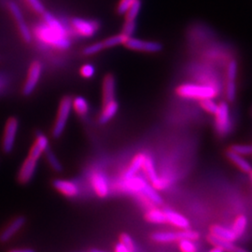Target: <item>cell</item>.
<instances>
[{"label": "cell", "mask_w": 252, "mask_h": 252, "mask_svg": "<svg viewBox=\"0 0 252 252\" xmlns=\"http://www.w3.org/2000/svg\"><path fill=\"white\" fill-rule=\"evenodd\" d=\"M119 110V103L117 100L110 101L107 104L102 105V110L100 113L98 122L101 125H106L116 116Z\"/></svg>", "instance_id": "ffe728a7"}, {"label": "cell", "mask_w": 252, "mask_h": 252, "mask_svg": "<svg viewBox=\"0 0 252 252\" xmlns=\"http://www.w3.org/2000/svg\"><path fill=\"white\" fill-rule=\"evenodd\" d=\"M37 162L38 160L28 156L25 162H23L18 173V180L22 184H27L34 178L37 167Z\"/></svg>", "instance_id": "e0dca14e"}, {"label": "cell", "mask_w": 252, "mask_h": 252, "mask_svg": "<svg viewBox=\"0 0 252 252\" xmlns=\"http://www.w3.org/2000/svg\"><path fill=\"white\" fill-rule=\"evenodd\" d=\"M48 149H50L49 138L43 133L36 132V140L29 152V156L38 160Z\"/></svg>", "instance_id": "d6986e66"}, {"label": "cell", "mask_w": 252, "mask_h": 252, "mask_svg": "<svg viewBox=\"0 0 252 252\" xmlns=\"http://www.w3.org/2000/svg\"><path fill=\"white\" fill-rule=\"evenodd\" d=\"M72 111V97L70 95H65L60 101L57 116L55 119L52 135L54 138H59L63 135L65 127L67 126V122L70 117Z\"/></svg>", "instance_id": "277c9868"}, {"label": "cell", "mask_w": 252, "mask_h": 252, "mask_svg": "<svg viewBox=\"0 0 252 252\" xmlns=\"http://www.w3.org/2000/svg\"><path fill=\"white\" fill-rule=\"evenodd\" d=\"M146 220L149 222L155 223V224H163L166 223V217L164 210H161L159 208H152L150 209L146 215H145Z\"/></svg>", "instance_id": "484cf974"}, {"label": "cell", "mask_w": 252, "mask_h": 252, "mask_svg": "<svg viewBox=\"0 0 252 252\" xmlns=\"http://www.w3.org/2000/svg\"><path fill=\"white\" fill-rule=\"evenodd\" d=\"M227 157L229 158V160L235 164L241 171L245 172V173H251L252 171V164L248 162L243 156L236 154L232 151H228L227 152Z\"/></svg>", "instance_id": "d4e9b609"}, {"label": "cell", "mask_w": 252, "mask_h": 252, "mask_svg": "<svg viewBox=\"0 0 252 252\" xmlns=\"http://www.w3.org/2000/svg\"><path fill=\"white\" fill-rule=\"evenodd\" d=\"M90 252H101V251H98V250H92Z\"/></svg>", "instance_id": "bcb514c9"}, {"label": "cell", "mask_w": 252, "mask_h": 252, "mask_svg": "<svg viewBox=\"0 0 252 252\" xmlns=\"http://www.w3.org/2000/svg\"><path fill=\"white\" fill-rule=\"evenodd\" d=\"M247 225H248V219L243 215H240L234 220V223H233V226H232L231 229L233 230V232L236 235V237L239 238L246 232Z\"/></svg>", "instance_id": "f1b7e54d"}, {"label": "cell", "mask_w": 252, "mask_h": 252, "mask_svg": "<svg viewBox=\"0 0 252 252\" xmlns=\"http://www.w3.org/2000/svg\"><path fill=\"white\" fill-rule=\"evenodd\" d=\"M200 107L203 108L206 112L209 113V114H215L218 108V104L216 102L211 98H207V99L200 100L199 101Z\"/></svg>", "instance_id": "d6a6232c"}, {"label": "cell", "mask_w": 252, "mask_h": 252, "mask_svg": "<svg viewBox=\"0 0 252 252\" xmlns=\"http://www.w3.org/2000/svg\"><path fill=\"white\" fill-rule=\"evenodd\" d=\"M209 252H224L223 251H221L220 249H219V248H214L213 250H211Z\"/></svg>", "instance_id": "f6af8a7d"}, {"label": "cell", "mask_w": 252, "mask_h": 252, "mask_svg": "<svg viewBox=\"0 0 252 252\" xmlns=\"http://www.w3.org/2000/svg\"><path fill=\"white\" fill-rule=\"evenodd\" d=\"M179 248L181 252H197V246L194 240L181 239L179 241Z\"/></svg>", "instance_id": "836d02e7"}, {"label": "cell", "mask_w": 252, "mask_h": 252, "mask_svg": "<svg viewBox=\"0 0 252 252\" xmlns=\"http://www.w3.org/2000/svg\"><path fill=\"white\" fill-rule=\"evenodd\" d=\"M27 223V218L25 216H18L14 218L8 225L0 232V243L9 242V240L22 230V228Z\"/></svg>", "instance_id": "5bb4252c"}, {"label": "cell", "mask_w": 252, "mask_h": 252, "mask_svg": "<svg viewBox=\"0 0 252 252\" xmlns=\"http://www.w3.org/2000/svg\"><path fill=\"white\" fill-rule=\"evenodd\" d=\"M53 186L54 189L58 190L60 193L69 198L77 197L81 191L78 184L72 180L56 179L53 181Z\"/></svg>", "instance_id": "9a60e30c"}, {"label": "cell", "mask_w": 252, "mask_h": 252, "mask_svg": "<svg viewBox=\"0 0 252 252\" xmlns=\"http://www.w3.org/2000/svg\"><path fill=\"white\" fill-rule=\"evenodd\" d=\"M120 242H122L123 244H125L126 247L131 250L133 252H136V249H135V242L133 240V238L127 234H121V237H120Z\"/></svg>", "instance_id": "ab89813d"}, {"label": "cell", "mask_w": 252, "mask_h": 252, "mask_svg": "<svg viewBox=\"0 0 252 252\" xmlns=\"http://www.w3.org/2000/svg\"><path fill=\"white\" fill-rule=\"evenodd\" d=\"M95 72H96L95 66L93 63H84L80 69V74H81V77L86 80H89L93 77H94Z\"/></svg>", "instance_id": "d590c367"}, {"label": "cell", "mask_w": 252, "mask_h": 252, "mask_svg": "<svg viewBox=\"0 0 252 252\" xmlns=\"http://www.w3.org/2000/svg\"><path fill=\"white\" fill-rule=\"evenodd\" d=\"M176 94L178 96L184 99L200 100L207 99L211 98L214 99L218 97L220 94V90L217 89L215 87L207 84H202V83H182L176 88Z\"/></svg>", "instance_id": "7a4b0ae2"}, {"label": "cell", "mask_w": 252, "mask_h": 252, "mask_svg": "<svg viewBox=\"0 0 252 252\" xmlns=\"http://www.w3.org/2000/svg\"><path fill=\"white\" fill-rule=\"evenodd\" d=\"M8 252H36L33 249H13Z\"/></svg>", "instance_id": "b9f144b4"}, {"label": "cell", "mask_w": 252, "mask_h": 252, "mask_svg": "<svg viewBox=\"0 0 252 252\" xmlns=\"http://www.w3.org/2000/svg\"><path fill=\"white\" fill-rule=\"evenodd\" d=\"M7 8L9 9V13L11 14L12 18L14 20V23L17 27L22 39L27 44H30L33 41L32 30L30 29V27H28L25 17H24L22 9H20L17 3L12 0L8 2Z\"/></svg>", "instance_id": "8992f818"}, {"label": "cell", "mask_w": 252, "mask_h": 252, "mask_svg": "<svg viewBox=\"0 0 252 252\" xmlns=\"http://www.w3.org/2000/svg\"><path fill=\"white\" fill-rule=\"evenodd\" d=\"M152 238L157 243H171L181 239H191L195 241L199 238V234L195 231L186 229L177 232H157L153 234Z\"/></svg>", "instance_id": "9c48e42d"}, {"label": "cell", "mask_w": 252, "mask_h": 252, "mask_svg": "<svg viewBox=\"0 0 252 252\" xmlns=\"http://www.w3.org/2000/svg\"><path fill=\"white\" fill-rule=\"evenodd\" d=\"M135 0H120L117 6V13L120 15H125L126 11L133 5Z\"/></svg>", "instance_id": "f35d334b"}, {"label": "cell", "mask_w": 252, "mask_h": 252, "mask_svg": "<svg viewBox=\"0 0 252 252\" xmlns=\"http://www.w3.org/2000/svg\"><path fill=\"white\" fill-rule=\"evenodd\" d=\"M232 252H248V251H246V250H244L242 248H239V247H236V246H234V249H233V251Z\"/></svg>", "instance_id": "7bdbcfd3"}, {"label": "cell", "mask_w": 252, "mask_h": 252, "mask_svg": "<svg viewBox=\"0 0 252 252\" xmlns=\"http://www.w3.org/2000/svg\"><path fill=\"white\" fill-rule=\"evenodd\" d=\"M230 151L234 152L236 154H239L241 156L244 155H250L252 153V146L251 145H233L230 149Z\"/></svg>", "instance_id": "74e56055"}, {"label": "cell", "mask_w": 252, "mask_h": 252, "mask_svg": "<svg viewBox=\"0 0 252 252\" xmlns=\"http://www.w3.org/2000/svg\"><path fill=\"white\" fill-rule=\"evenodd\" d=\"M114 252H133L131 250H129L127 247H126L125 244L122 243V242H119L116 244L115 248H114Z\"/></svg>", "instance_id": "60d3db41"}, {"label": "cell", "mask_w": 252, "mask_h": 252, "mask_svg": "<svg viewBox=\"0 0 252 252\" xmlns=\"http://www.w3.org/2000/svg\"><path fill=\"white\" fill-rule=\"evenodd\" d=\"M92 185L94 189V192L101 198L107 197L109 193V184L108 178L102 172L94 173L92 176Z\"/></svg>", "instance_id": "ac0fdd59"}, {"label": "cell", "mask_w": 252, "mask_h": 252, "mask_svg": "<svg viewBox=\"0 0 252 252\" xmlns=\"http://www.w3.org/2000/svg\"><path fill=\"white\" fill-rule=\"evenodd\" d=\"M122 185L123 189L134 193H139L157 206L162 203V198L158 192L141 177L134 176L130 179H124Z\"/></svg>", "instance_id": "3957f363"}, {"label": "cell", "mask_w": 252, "mask_h": 252, "mask_svg": "<svg viewBox=\"0 0 252 252\" xmlns=\"http://www.w3.org/2000/svg\"><path fill=\"white\" fill-rule=\"evenodd\" d=\"M3 86H4V79L0 77V90L3 88Z\"/></svg>", "instance_id": "ee69618b"}, {"label": "cell", "mask_w": 252, "mask_h": 252, "mask_svg": "<svg viewBox=\"0 0 252 252\" xmlns=\"http://www.w3.org/2000/svg\"><path fill=\"white\" fill-rule=\"evenodd\" d=\"M69 28L73 36L81 38H91L95 36L99 31L100 23L93 19L76 17L70 21Z\"/></svg>", "instance_id": "5b68a950"}, {"label": "cell", "mask_w": 252, "mask_h": 252, "mask_svg": "<svg viewBox=\"0 0 252 252\" xmlns=\"http://www.w3.org/2000/svg\"><path fill=\"white\" fill-rule=\"evenodd\" d=\"M145 173L148 177V179L152 182L153 188L155 189H164L167 188L168 186V180L163 179V178H159L158 174L156 172V169L154 167L153 161L151 157L147 156L145 160L143 167Z\"/></svg>", "instance_id": "4fadbf2b"}, {"label": "cell", "mask_w": 252, "mask_h": 252, "mask_svg": "<svg viewBox=\"0 0 252 252\" xmlns=\"http://www.w3.org/2000/svg\"><path fill=\"white\" fill-rule=\"evenodd\" d=\"M20 123L16 117H10L6 122L4 134L2 138V151L7 154L11 153L14 149L16 137L18 135Z\"/></svg>", "instance_id": "30bf717a"}, {"label": "cell", "mask_w": 252, "mask_h": 252, "mask_svg": "<svg viewBox=\"0 0 252 252\" xmlns=\"http://www.w3.org/2000/svg\"><path fill=\"white\" fill-rule=\"evenodd\" d=\"M127 38H128L127 36H125L122 33H120L118 35L109 36L108 38L102 40V43H103L104 48L106 50V49H110V48H113V47H116V46L124 45Z\"/></svg>", "instance_id": "f546056e"}, {"label": "cell", "mask_w": 252, "mask_h": 252, "mask_svg": "<svg viewBox=\"0 0 252 252\" xmlns=\"http://www.w3.org/2000/svg\"><path fill=\"white\" fill-rule=\"evenodd\" d=\"M104 50H105V48H104L102 41L94 42V43H92V44L84 47L82 50V54H83V56H93V55L99 54Z\"/></svg>", "instance_id": "4dcf8cb0"}, {"label": "cell", "mask_w": 252, "mask_h": 252, "mask_svg": "<svg viewBox=\"0 0 252 252\" xmlns=\"http://www.w3.org/2000/svg\"><path fill=\"white\" fill-rule=\"evenodd\" d=\"M42 73L43 64L38 60L33 61L28 68L27 79L23 85L22 94L24 96H29L36 91V87L41 79Z\"/></svg>", "instance_id": "ba28073f"}, {"label": "cell", "mask_w": 252, "mask_h": 252, "mask_svg": "<svg viewBox=\"0 0 252 252\" xmlns=\"http://www.w3.org/2000/svg\"><path fill=\"white\" fill-rule=\"evenodd\" d=\"M238 73V63L235 59H231L227 63L226 69L225 96L229 103H233L236 98V79Z\"/></svg>", "instance_id": "8fae6325"}, {"label": "cell", "mask_w": 252, "mask_h": 252, "mask_svg": "<svg viewBox=\"0 0 252 252\" xmlns=\"http://www.w3.org/2000/svg\"><path fill=\"white\" fill-rule=\"evenodd\" d=\"M207 240L208 242L213 245L215 248H219L220 249L221 251H223L224 252H232L233 249L234 248V245L233 242H230V241H226L223 240L221 238H219L213 234H209L207 236Z\"/></svg>", "instance_id": "4316f807"}, {"label": "cell", "mask_w": 252, "mask_h": 252, "mask_svg": "<svg viewBox=\"0 0 252 252\" xmlns=\"http://www.w3.org/2000/svg\"><path fill=\"white\" fill-rule=\"evenodd\" d=\"M116 99V79L107 74L102 81V105Z\"/></svg>", "instance_id": "2e32d148"}, {"label": "cell", "mask_w": 252, "mask_h": 252, "mask_svg": "<svg viewBox=\"0 0 252 252\" xmlns=\"http://www.w3.org/2000/svg\"><path fill=\"white\" fill-rule=\"evenodd\" d=\"M124 45L129 50L141 52V53H148V54L160 53L162 50V44L157 41L142 40L139 38H135L133 36L128 37Z\"/></svg>", "instance_id": "7c38bea8"}, {"label": "cell", "mask_w": 252, "mask_h": 252, "mask_svg": "<svg viewBox=\"0 0 252 252\" xmlns=\"http://www.w3.org/2000/svg\"><path fill=\"white\" fill-rule=\"evenodd\" d=\"M146 157H147V155H145L143 153H139V154L135 155V158L132 160L130 165L128 166V168L125 172L124 179L126 180V179H130V178L135 176V174L143 167Z\"/></svg>", "instance_id": "7402d4cb"}, {"label": "cell", "mask_w": 252, "mask_h": 252, "mask_svg": "<svg viewBox=\"0 0 252 252\" xmlns=\"http://www.w3.org/2000/svg\"><path fill=\"white\" fill-rule=\"evenodd\" d=\"M215 129L220 136H225L231 132L232 121L230 114V108L226 101H221L218 104L215 112Z\"/></svg>", "instance_id": "52a82bcc"}, {"label": "cell", "mask_w": 252, "mask_h": 252, "mask_svg": "<svg viewBox=\"0 0 252 252\" xmlns=\"http://www.w3.org/2000/svg\"><path fill=\"white\" fill-rule=\"evenodd\" d=\"M250 174H251V179H252V171L251 172V173H250Z\"/></svg>", "instance_id": "7dc6e473"}, {"label": "cell", "mask_w": 252, "mask_h": 252, "mask_svg": "<svg viewBox=\"0 0 252 252\" xmlns=\"http://www.w3.org/2000/svg\"><path fill=\"white\" fill-rule=\"evenodd\" d=\"M46 160L49 163L50 167L56 173H60L63 171V165L60 162V160L57 158V156L54 154V152L51 149H48L46 151L45 153Z\"/></svg>", "instance_id": "83f0119b"}, {"label": "cell", "mask_w": 252, "mask_h": 252, "mask_svg": "<svg viewBox=\"0 0 252 252\" xmlns=\"http://www.w3.org/2000/svg\"><path fill=\"white\" fill-rule=\"evenodd\" d=\"M141 6H142L141 0H135V2L133 3V5L126 11V14H125L126 20H128V21L136 20L138 14H139V11L141 9Z\"/></svg>", "instance_id": "1f68e13d"}, {"label": "cell", "mask_w": 252, "mask_h": 252, "mask_svg": "<svg viewBox=\"0 0 252 252\" xmlns=\"http://www.w3.org/2000/svg\"><path fill=\"white\" fill-rule=\"evenodd\" d=\"M72 110L80 117H85L89 114L90 104L85 97L78 95L72 98Z\"/></svg>", "instance_id": "603a6c76"}, {"label": "cell", "mask_w": 252, "mask_h": 252, "mask_svg": "<svg viewBox=\"0 0 252 252\" xmlns=\"http://www.w3.org/2000/svg\"><path fill=\"white\" fill-rule=\"evenodd\" d=\"M164 213L166 217V222H168L171 225L175 226L181 230L189 229V220L185 217L182 216L180 213L171 210V209H165Z\"/></svg>", "instance_id": "44dd1931"}, {"label": "cell", "mask_w": 252, "mask_h": 252, "mask_svg": "<svg viewBox=\"0 0 252 252\" xmlns=\"http://www.w3.org/2000/svg\"><path fill=\"white\" fill-rule=\"evenodd\" d=\"M135 30H136V20H133V21L126 20L121 33L127 37H131L135 34Z\"/></svg>", "instance_id": "8d00e7d4"}, {"label": "cell", "mask_w": 252, "mask_h": 252, "mask_svg": "<svg viewBox=\"0 0 252 252\" xmlns=\"http://www.w3.org/2000/svg\"><path fill=\"white\" fill-rule=\"evenodd\" d=\"M29 8L36 14L42 15L46 11L45 6L41 0H25Z\"/></svg>", "instance_id": "e575fe53"}, {"label": "cell", "mask_w": 252, "mask_h": 252, "mask_svg": "<svg viewBox=\"0 0 252 252\" xmlns=\"http://www.w3.org/2000/svg\"><path fill=\"white\" fill-rule=\"evenodd\" d=\"M210 234L215 235L219 238H221L226 241H230L233 242L236 241L238 238L236 237V235L234 234L232 229L226 228L224 226L221 225H213L210 229Z\"/></svg>", "instance_id": "cb8c5ba5"}, {"label": "cell", "mask_w": 252, "mask_h": 252, "mask_svg": "<svg viewBox=\"0 0 252 252\" xmlns=\"http://www.w3.org/2000/svg\"><path fill=\"white\" fill-rule=\"evenodd\" d=\"M41 16V21L32 30L33 39L46 49L68 50L72 45L73 36L69 27L51 12L45 11Z\"/></svg>", "instance_id": "6da1fadb"}, {"label": "cell", "mask_w": 252, "mask_h": 252, "mask_svg": "<svg viewBox=\"0 0 252 252\" xmlns=\"http://www.w3.org/2000/svg\"></svg>", "instance_id": "c3c4849f"}]
</instances>
